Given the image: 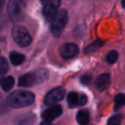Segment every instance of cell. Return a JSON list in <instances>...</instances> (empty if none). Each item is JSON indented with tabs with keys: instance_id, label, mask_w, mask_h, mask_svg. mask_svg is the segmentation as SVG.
Listing matches in <instances>:
<instances>
[{
	"instance_id": "cell-21",
	"label": "cell",
	"mask_w": 125,
	"mask_h": 125,
	"mask_svg": "<svg viewBox=\"0 0 125 125\" xmlns=\"http://www.w3.org/2000/svg\"><path fill=\"white\" fill-rule=\"evenodd\" d=\"M91 80H92V77L88 75H84L81 77V82L84 85H87V84L90 83Z\"/></svg>"
},
{
	"instance_id": "cell-17",
	"label": "cell",
	"mask_w": 125,
	"mask_h": 125,
	"mask_svg": "<svg viewBox=\"0 0 125 125\" xmlns=\"http://www.w3.org/2000/svg\"><path fill=\"white\" fill-rule=\"evenodd\" d=\"M103 45H104V43H103L102 41H100V40H97V41L92 43L91 45H87V46L85 48V52H87H87H96V51H97L98 49L100 48Z\"/></svg>"
},
{
	"instance_id": "cell-11",
	"label": "cell",
	"mask_w": 125,
	"mask_h": 125,
	"mask_svg": "<svg viewBox=\"0 0 125 125\" xmlns=\"http://www.w3.org/2000/svg\"><path fill=\"white\" fill-rule=\"evenodd\" d=\"M68 104L70 108H75L80 105V94L75 92H70L68 95Z\"/></svg>"
},
{
	"instance_id": "cell-1",
	"label": "cell",
	"mask_w": 125,
	"mask_h": 125,
	"mask_svg": "<svg viewBox=\"0 0 125 125\" xmlns=\"http://www.w3.org/2000/svg\"><path fill=\"white\" fill-rule=\"evenodd\" d=\"M34 101V95L27 91H15L7 97V103L12 108L26 107L32 104Z\"/></svg>"
},
{
	"instance_id": "cell-25",
	"label": "cell",
	"mask_w": 125,
	"mask_h": 125,
	"mask_svg": "<svg viewBox=\"0 0 125 125\" xmlns=\"http://www.w3.org/2000/svg\"><path fill=\"white\" fill-rule=\"evenodd\" d=\"M4 0H2V5H3V4H4Z\"/></svg>"
},
{
	"instance_id": "cell-6",
	"label": "cell",
	"mask_w": 125,
	"mask_h": 125,
	"mask_svg": "<svg viewBox=\"0 0 125 125\" xmlns=\"http://www.w3.org/2000/svg\"><path fill=\"white\" fill-rule=\"evenodd\" d=\"M65 94V90L63 87H57L52 89V91L46 94L45 98V104L46 105H53L57 102L61 101Z\"/></svg>"
},
{
	"instance_id": "cell-10",
	"label": "cell",
	"mask_w": 125,
	"mask_h": 125,
	"mask_svg": "<svg viewBox=\"0 0 125 125\" xmlns=\"http://www.w3.org/2000/svg\"><path fill=\"white\" fill-rule=\"evenodd\" d=\"M110 84V75L108 74H103L99 75L95 82V87L99 92H103L108 87Z\"/></svg>"
},
{
	"instance_id": "cell-3",
	"label": "cell",
	"mask_w": 125,
	"mask_h": 125,
	"mask_svg": "<svg viewBox=\"0 0 125 125\" xmlns=\"http://www.w3.org/2000/svg\"><path fill=\"white\" fill-rule=\"evenodd\" d=\"M7 13L12 21H20L25 13V4L22 0H10L7 4Z\"/></svg>"
},
{
	"instance_id": "cell-20",
	"label": "cell",
	"mask_w": 125,
	"mask_h": 125,
	"mask_svg": "<svg viewBox=\"0 0 125 125\" xmlns=\"http://www.w3.org/2000/svg\"><path fill=\"white\" fill-rule=\"evenodd\" d=\"M8 69H9V64H8V62L4 57H1V60H0V70H1V74L4 75V74L7 72Z\"/></svg>"
},
{
	"instance_id": "cell-4",
	"label": "cell",
	"mask_w": 125,
	"mask_h": 125,
	"mask_svg": "<svg viewBox=\"0 0 125 125\" xmlns=\"http://www.w3.org/2000/svg\"><path fill=\"white\" fill-rule=\"evenodd\" d=\"M12 37L19 45L22 47L28 46L31 44L32 38L28 31L22 26H15L12 28Z\"/></svg>"
},
{
	"instance_id": "cell-7",
	"label": "cell",
	"mask_w": 125,
	"mask_h": 125,
	"mask_svg": "<svg viewBox=\"0 0 125 125\" xmlns=\"http://www.w3.org/2000/svg\"><path fill=\"white\" fill-rule=\"evenodd\" d=\"M78 46L73 43H64L60 47V55L65 59L75 57L78 54Z\"/></svg>"
},
{
	"instance_id": "cell-24",
	"label": "cell",
	"mask_w": 125,
	"mask_h": 125,
	"mask_svg": "<svg viewBox=\"0 0 125 125\" xmlns=\"http://www.w3.org/2000/svg\"><path fill=\"white\" fill-rule=\"evenodd\" d=\"M122 5H123V7L125 8V0H122Z\"/></svg>"
},
{
	"instance_id": "cell-18",
	"label": "cell",
	"mask_w": 125,
	"mask_h": 125,
	"mask_svg": "<svg viewBox=\"0 0 125 125\" xmlns=\"http://www.w3.org/2000/svg\"><path fill=\"white\" fill-rule=\"evenodd\" d=\"M118 58V53L116 51H111L106 56V61L109 63H114Z\"/></svg>"
},
{
	"instance_id": "cell-8",
	"label": "cell",
	"mask_w": 125,
	"mask_h": 125,
	"mask_svg": "<svg viewBox=\"0 0 125 125\" xmlns=\"http://www.w3.org/2000/svg\"><path fill=\"white\" fill-rule=\"evenodd\" d=\"M62 113V108L60 105H54L48 108L42 113V118L45 121L51 122L55 118L58 117Z\"/></svg>"
},
{
	"instance_id": "cell-23",
	"label": "cell",
	"mask_w": 125,
	"mask_h": 125,
	"mask_svg": "<svg viewBox=\"0 0 125 125\" xmlns=\"http://www.w3.org/2000/svg\"><path fill=\"white\" fill-rule=\"evenodd\" d=\"M40 125H52V124H51V122L45 121V120H44V122H42V123H40Z\"/></svg>"
},
{
	"instance_id": "cell-2",
	"label": "cell",
	"mask_w": 125,
	"mask_h": 125,
	"mask_svg": "<svg viewBox=\"0 0 125 125\" xmlns=\"http://www.w3.org/2000/svg\"><path fill=\"white\" fill-rule=\"evenodd\" d=\"M68 21V14L65 10H60L57 11V13L55 15L52 21V34L55 37H59L63 31L65 26Z\"/></svg>"
},
{
	"instance_id": "cell-14",
	"label": "cell",
	"mask_w": 125,
	"mask_h": 125,
	"mask_svg": "<svg viewBox=\"0 0 125 125\" xmlns=\"http://www.w3.org/2000/svg\"><path fill=\"white\" fill-rule=\"evenodd\" d=\"M10 62H12V64L20 65L21 63H22V62L24 61L25 57L22 54L18 53V52H13L10 54Z\"/></svg>"
},
{
	"instance_id": "cell-19",
	"label": "cell",
	"mask_w": 125,
	"mask_h": 125,
	"mask_svg": "<svg viewBox=\"0 0 125 125\" xmlns=\"http://www.w3.org/2000/svg\"><path fill=\"white\" fill-rule=\"evenodd\" d=\"M122 115H115L112 116L108 121V125H120L122 122Z\"/></svg>"
},
{
	"instance_id": "cell-22",
	"label": "cell",
	"mask_w": 125,
	"mask_h": 125,
	"mask_svg": "<svg viewBox=\"0 0 125 125\" xmlns=\"http://www.w3.org/2000/svg\"><path fill=\"white\" fill-rule=\"evenodd\" d=\"M87 102V97L85 94H80V105H84Z\"/></svg>"
},
{
	"instance_id": "cell-13",
	"label": "cell",
	"mask_w": 125,
	"mask_h": 125,
	"mask_svg": "<svg viewBox=\"0 0 125 125\" xmlns=\"http://www.w3.org/2000/svg\"><path fill=\"white\" fill-rule=\"evenodd\" d=\"M15 83V80L12 76H7L4 77L1 80V87H2L3 90L8 92L13 87Z\"/></svg>"
},
{
	"instance_id": "cell-12",
	"label": "cell",
	"mask_w": 125,
	"mask_h": 125,
	"mask_svg": "<svg viewBox=\"0 0 125 125\" xmlns=\"http://www.w3.org/2000/svg\"><path fill=\"white\" fill-rule=\"evenodd\" d=\"M77 122L80 125H87L89 122V114L86 110H82L77 112Z\"/></svg>"
},
{
	"instance_id": "cell-15",
	"label": "cell",
	"mask_w": 125,
	"mask_h": 125,
	"mask_svg": "<svg viewBox=\"0 0 125 125\" xmlns=\"http://www.w3.org/2000/svg\"><path fill=\"white\" fill-rule=\"evenodd\" d=\"M125 104V95L123 94H119L115 97L114 100V109L118 110Z\"/></svg>"
},
{
	"instance_id": "cell-16",
	"label": "cell",
	"mask_w": 125,
	"mask_h": 125,
	"mask_svg": "<svg viewBox=\"0 0 125 125\" xmlns=\"http://www.w3.org/2000/svg\"><path fill=\"white\" fill-rule=\"evenodd\" d=\"M35 75L37 76V80H38V83L40 82H44L45 80H46L48 78V71L45 69H40V70H38L34 72Z\"/></svg>"
},
{
	"instance_id": "cell-9",
	"label": "cell",
	"mask_w": 125,
	"mask_h": 125,
	"mask_svg": "<svg viewBox=\"0 0 125 125\" xmlns=\"http://www.w3.org/2000/svg\"><path fill=\"white\" fill-rule=\"evenodd\" d=\"M36 83H38V80H37V76L35 73H28L20 77L19 82H18V86L28 87H32Z\"/></svg>"
},
{
	"instance_id": "cell-5",
	"label": "cell",
	"mask_w": 125,
	"mask_h": 125,
	"mask_svg": "<svg viewBox=\"0 0 125 125\" xmlns=\"http://www.w3.org/2000/svg\"><path fill=\"white\" fill-rule=\"evenodd\" d=\"M61 0H47L43 8V16L46 21L53 19L57 13V10L60 5Z\"/></svg>"
}]
</instances>
